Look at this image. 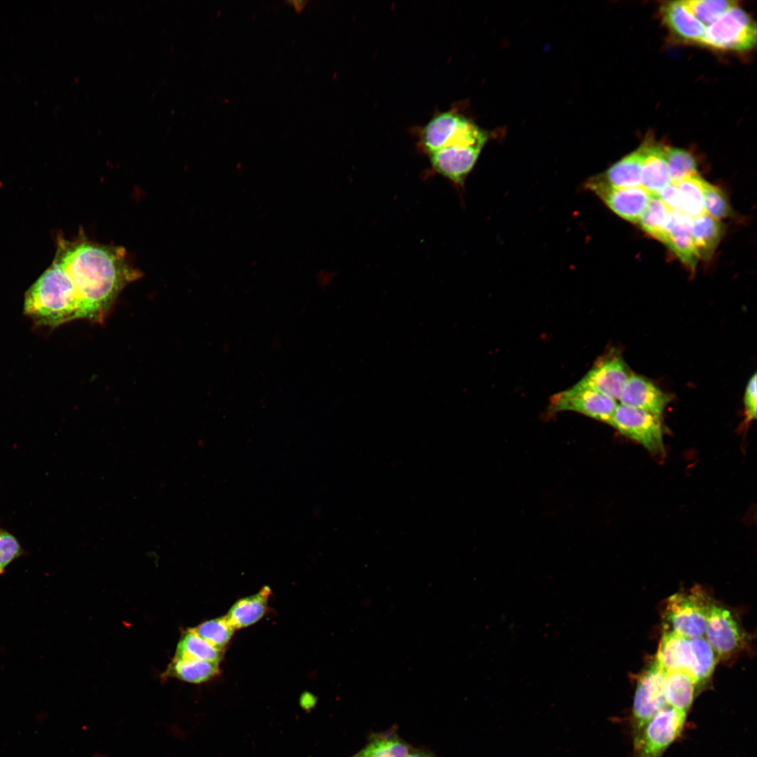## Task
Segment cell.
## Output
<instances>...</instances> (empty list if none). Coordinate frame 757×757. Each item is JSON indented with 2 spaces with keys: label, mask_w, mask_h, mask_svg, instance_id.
<instances>
[{
  "label": "cell",
  "mask_w": 757,
  "mask_h": 757,
  "mask_svg": "<svg viewBox=\"0 0 757 757\" xmlns=\"http://www.w3.org/2000/svg\"><path fill=\"white\" fill-rule=\"evenodd\" d=\"M686 714L669 707L657 713L643 729L634 757H661L681 733Z\"/></svg>",
  "instance_id": "9"
},
{
  "label": "cell",
  "mask_w": 757,
  "mask_h": 757,
  "mask_svg": "<svg viewBox=\"0 0 757 757\" xmlns=\"http://www.w3.org/2000/svg\"><path fill=\"white\" fill-rule=\"evenodd\" d=\"M665 671L655 659L638 678L634 693L632 730L634 748L647 723L667 706L663 690Z\"/></svg>",
  "instance_id": "6"
},
{
  "label": "cell",
  "mask_w": 757,
  "mask_h": 757,
  "mask_svg": "<svg viewBox=\"0 0 757 757\" xmlns=\"http://www.w3.org/2000/svg\"><path fill=\"white\" fill-rule=\"evenodd\" d=\"M192 629L214 647L221 650H224V648L229 642L235 631L225 616L207 620Z\"/></svg>",
  "instance_id": "30"
},
{
  "label": "cell",
  "mask_w": 757,
  "mask_h": 757,
  "mask_svg": "<svg viewBox=\"0 0 757 757\" xmlns=\"http://www.w3.org/2000/svg\"><path fill=\"white\" fill-rule=\"evenodd\" d=\"M407 757H435L431 753L421 749L410 750Z\"/></svg>",
  "instance_id": "37"
},
{
  "label": "cell",
  "mask_w": 757,
  "mask_h": 757,
  "mask_svg": "<svg viewBox=\"0 0 757 757\" xmlns=\"http://www.w3.org/2000/svg\"><path fill=\"white\" fill-rule=\"evenodd\" d=\"M690 639L692 652L690 675L698 685L710 678L718 657L704 636Z\"/></svg>",
  "instance_id": "25"
},
{
  "label": "cell",
  "mask_w": 757,
  "mask_h": 757,
  "mask_svg": "<svg viewBox=\"0 0 757 757\" xmlns=\"http://www.w3.org/2000/svg\"><path fill=\"white\" fill-rule=\"evenodd\" d=\"M692 659L690 639L664 631L655 660L664 671L682 670L690 674Z\"/></svg>",
  "instance_id": "17"
},
{
  "label": "cell",
  "mask_w": 757,
  "mask_h": 757,
  "mask_svg": "<svg viewBox=\"0 0 757 757\" xmlns=\"http://www.w3.org/2000/svg\"><path fill=\"white\" fill-rule=\"evenodd\" d=\"M756 25L738 5L707 26L700 45L722 51L746 52L756 44Z\"/></svg>",
  "instance_id": "5"
},
{
  "label": "cell",
  "mask_w": 757,
  "mask_h": 757,
  "mask_svg": "<svg viewBox=\"0 0 757 757\" xmlns=\"http://www.w3.org/2000/svg\"><path fill=\"white\" fill-rule=\"evenodd\" d=\"M585 187L596 194L614 213L632 223L639 222L651 197V193L642 186L613 187L594 176L586 181Z\"/></svg>",
  "instance_id": "11"
},
{
  "label": "cell",
  "mask_w": 757,
  "mask_h": 757,
  "mask_svg": "<svg viewBox=\"0 0 757 757\" xmlns=\"http://www.w3.org/2000/svg\"><path fill=\"white\" fill-rule=\"evenodd\" d=\"M710 596L700 587L677 592L669 596L664 608L665 631L688 639L704 635Z\"/></svg>",
  "instance_id": "4"
},
{
  "label": "cell",
  "mask_w": 757,
  "mask_h": 757,
  "mask_svg": "<svg viewBox=\"0 0 757 757\" xmlns=\"http://www.w3.org/2000/svg\"><path fill=\"white\" fill-rule=\"evenodd\" d=\"M69 276L81 318L102 322L121 291L140 278L125 250L88 240L62 241L55 259Z\"/></svg>",
  "instance_id": "1"
},
{
  "label": "cell",
  "mask_w": 757,
  "mask_h": 757,
  "mask_svg": "<svg viewBox=\"0 0 757 757\" xmlns=\"http://www.w3.org/2000/svg\"><path fill=\"white\" fill-rule=\"evenodd\" d=\"M695 686L694 679L685 671H665L663 690L667 706L687 714L693 701Z\"/></svg>",
  "instance_id": "20"
},
{
  "label": "cell",
  "mask_w": 757,
  "mask_h": 757,
  "mask_svg": "<svg viewBox=\"0 0 757 757\" xmlns=\"http://www.w3.org/2000/svg\"><path fill=\"white\" fill-rule=\"evenodd\" d=\"M705 213L716 219L730 217L732 210L724 192L707 181L704 183Z\"/></svg>",
  "instance_id": "32"
},
{
  "label": "cell",
  "mask_w": 757,
  "mask_h": 757,
  "mask_svg": "<svg viewBox=\"0 0 757 757\" xmlns=\"http://www.w3.org/2000/svg\"><path fill=\"white\" fill-rule=\"evenodd\" d=\"M667 160L671 183L699 175L694 156L688 151L667 146Z\"/></svg>",
  "instance_id": "29"
},
{
  "label": "cell",
  "mask_w": 757,
  "mask_h": 757,
  "mask_svg": "<svg viewBox=\"0 0 757 757\" xmlns=\"http://www.w3.org/2000/svg\"><path fill=\"white\" fill-rule=\"evenodd\" d=\"M657 195L669 210L681 212L679 192L675 184L670 182Z\"/></svg>",
  "instance_id": "35"
},
{
  "label": "cell",
  "mask_w": 757,
  "mask_h": 757,
  "mask_svg": "<svg viewBox=\"0 0 757 757\" xmlns=\"http://www.w3.org/2000/svg\"><path fill=\"white\" fill-rule=\"evenodd\" d=\"M618 404L615 400L596 390L574 385L550 399V411H575L610 424Z\"/></svg>",
  "instance_id": "10"
},
{
  "label": "cell",
  "mask_w": 757,
  "mask_h": 757,
  "mask_svg": "<svg viewBox=\"0 0 757 757\" xmlns=\"http://www.w3.org/2000/svg\"><path fill=\"white\" fill-rule=\"evenodd\" d=\"M669 212L657 194H651L648 205L638 223L647 234L664 244Z\"/></svg>",
  "instance_id": "28"
},
{
  "label": "cell",
  "mask_w": 757,
  "mask_h": 757,
  "mask_svg": "<svg viewBox=\"0 0 757 757\" xmlns=\"http://www.w3.org/2000/svg\"><path fill=\"white\" fill-rule=\"evenodd\" d=\"M487 139L488 135L484 130L463 117L443 146L430 154L433 169L455 184L462 185Z\"/></svg>",
  "instance_id": "3"
},
{
  "label": "cell",
  "mask_w": 757,
  "mask_h": 757,
  "mask_svg": "<svg viewBox=\"0 0 757 757\" xmlns=\"http://www.w3.org/2000/svg\"><path fill=\"white\" fill-rule=\"evenodd\" d=\"M609 425L650 453L657 456L664 453L661 416L620 404Z\"/></svg>",
  "instance_id": "7"
},
{
  "label": "cell",
  "mask_w": 757,
  "mask_h": 757,
  "mask_svg": "<svg viewBox=\"0 0 757 757\" xmlns=\"http://www.w3.org/2000/svg\"><path fill=\"white\" fill-rule=\"evenodd\" d=\"M692 219L682 212H669L666 229L667 245L688 267L694 271L700 259L692 234Z\"/></svg>",
  "instance_id": "15"
},
{
  "label": "cell",
  "mask_w": 757,
  "mask_h": 757,
  "mask_svg": "<svg viewBox=\"0 0 757 757\" xmlns=\"http://www.w3.org/2000/svg\"><path fill=\"white\" fill-rule=\"evenodd\" d=\"M704 636L718 658L728 659L744 648L746 635L735 614L711 600Z\"/></svg>",
  "instance_id": "8"
},
{
  "label": "cell",
  "mask_w": 757,
  "mask_h": 757,
  "mask_svg": "<svg viewBox=\"0 0 757 757\" xmlns=\"http://www.w3.org/2000/svg\"><path fill=\"white\" fill-rule=\"evenodd\" d=\"M223 654V650L216 648L189 628L182 635L173 658L219 662Z\"/></svg>",
  "instance_id": "24"
},
{
  "label": "cell",
  "mask_w": 757,
  "mask_h": 757,
  "mask_svg": "<svg viewBox=\"0 0 757 757\" xmlns=\"http://www.w3.org/2000/svg\"><path fill=\"white\" fill-rule=\"evenodd\" d=\"M662 22L672 38L681 43L699 44L706 26L698 20L681 1L664 2L660 8Z\"/></svg>",
  "instance_id": "13"
},
{
  "label": "cell",
  "mask_w": 757,
  "mask_h": 757,
  "mask_svg": "<svg viewBox=\"0 0 757 757\" xmlns=\"http://www.w3.org/2000/svg\"><path fill=\"white\" fill-rule=\"evenodd\" d=\"M285 2L287 4H289L292 5L294 8V9H295V11L296 12L300 13L304 9V8L306 7V5L308 3V0H287V1H285Z\"/></svg>",
  "instance_id": "36"
},
{
  "label": "cell",
  "mask_w": 757,
  "mask_h": 757,
  "mask_svg": "<svg viewBox=\"0 0 757 757\" xmlns=\"http://www.w3.org/2000/svg\"><path fill=\"white\" fill-rule=\"evenodd\" d=\"M25 551L18 538L0 527V575L15 560L24 555Z\"/></svg>",
  "instance_id": "33"
},
{
  "label": "cell",
  "mask_w": 757,
  "mask_h": 757,
  "mask_svg": "<svg viewBox=\"0 0 757 757\" xmlns=\"http://www.w3.org/2000/svg\"><path fill=\"white\" fill-rule=\"evenodd\" d=\"M618 400L620 404L661 416L670 397L645 377L632 374Z\"/></svg>",
  "instance_id": "14"
},
{
  "label": "cell",
  "mask_w": 757,
  "mask_h": 757,
  "mask_svg": "<svg viewBox=\"0 0 757 757\" xmlns=\"http://www.w3.org/2000/svg\"><path fill=\"white\" fill-rule=\"evenodd\" d=\"M641 146L613 164L604 172L594 176L600 182L618 188L641 186Z\"/></svg>",
  "instance_id": "18"
},
{
  "label": "cell",
  "mask_w": 757,
  "mask_h": 757,
  "mask_svg": "<svg viewBox=\"0 0 757 757\" xmlns=\"http://www.w3.org/2000/svg\"><path fill=\"white\" fill-rule=\"evenodd\" d=\"M631 375L622 356L611 350L600 357L575 385L596 390L616 400Z\"/></svg>",
  "instance_id": "12"
},
{
  "label": "cell",
  "mask_w": 757,
  "mask_h": 757,
  "mask_svg": "<svg viewBox=\"0 0 757 757\" xmlns=\"http://www.w3.org/2000/svg\"><path fill=\"white\" fill-rule=\"evenodd\" d=\"M409 746L396 734L372 737L368 744L352 757H407Z\"/></svg>",
  "instance_id": "27"
},
{
  "label": "cell",
  "mask_w": 757,
  "mask_h": 757,
  "mask_svg": "<svg viewBox=\"0 0 757 757\" xmlns=\"http://www.w3.org/2000/svg\"><path fill=\"white\" fill-rule=\"evenodd\" d=\"M463 116L453 112H445L434 117L425 126L422 135L423 147L432 154L440 149L456 130Z\"/></svg>",
  "instance_id": "23"
},
{
  "label": "cell",
  "mask_w": 757,
  "mask_h": 757,
  "mask_svg": "<svg viewBox=\"0 0 757 757\" xmlns=\"http://www.w3.org/2000/svg\"><path fill=\"white\" fill-rule=\"evenodd\" d=\"M704 182L700 175H697L676 184L679 192L681 210L692 218L705 213Z\"/></svg>",
  "instance_id": "26"
},
{
  "label": "cell",
  "mask_w": 757,
  "mask_h": 757,
  "mask_svg": "<svg viewBox=\"0 0 757 757\" xmlns=\"http://www.w3.org/2000/svg\"><path fill=\"white\" fill-rule=\"evenodd\" d=\"M686 8L703 25L708 26L732 7L738 5L736 1L726 0H685L681 1Z\"/></svg>",
  "instance_id": "31"
},
{
  "label": "cell",
  "mask_w": 757,
  "mask_h": 757,
  "mask_svg": "<svg viewBox=\"0 0 757 757\" xmlns=\"http://www.w3.org/2000/svg\"><path fill=\"white\" fill-rule=\"evenodd\" d=\"M25 313L39 324L55 327L81 318L71 282L55 260L25 296Z\"/></svg>",
  "instance_id": "2"
},
{
  "label": "cell",
  "mask_w": 757,
  "mask_h": 757,
  "mask_svg": "<svg viewBox=\"0 0 757 757\" xmlns=\"http://www.w3.org/2000/svg\"><path fill=\"white\" fill-rule=\"evenodd\" d=\"M271 589L264 586L258 593L237 601L225 615L234 629L250 626L265 614Z\"/></svg>",
  "instance_id": "19"
},
{
  "label": "cell",
  "mask_w": 757,
  "mask_h": 757,
  "mask_svg": "<svg viewBox=\"0 0 757 757\" xmlns=\"http://www.w3.org/2000/svg\"><path fill=\"white\" fill-rule=\"evenodd\" d=\"M724 225L707 213L692 219V234L700 259L709 260L724 234Z\"/></svg>",
  "instance_id": "21"
},
{
  "label": "cell",
  "mask_w": 757,
  "mask_h": 757,
  "mask_svg": "<svg viewBox=\"0 0 757 757\" xmlns=\"http://www.w3.org/2000/svg\"><path fill=\"white\" fill-rule=\"evenodd\" d=\"M219 672V662L191 659L171 661L163 677H171L191 683L205 682Z\"/></svg>",
  "instance_id": "22"
},
{
  "label": "cell",
  "mask_w": 757,
  "mask_h": 757,
  "mask_svg": "<svg viewBox=\"0 0 757 757\" xmlns=\"http://www.w3.org/2000/svg\"><path fill=\"white\" fill-rule=\"evenodd\" d=\"M756 373L755 372L749 378L745 389L744 396V405L746 421H752L756 418L757 406V387Z\"/></svg>",
  "instance_id": "34"
},
{
  "label": "cell",
  "mask_w": 757,
  "mask_h": 757,
  "mask_svg": "<svg viewBox=\"0 0 757 757\" xmlns=\"http://www.w3.org/2000/svg\"><path fill=\"white\" fill-rule=\"evenodd\" d=\"M640 146L642 151L641 186L651 194H658L671 182L667 146L649 137Z\"/></svg>",
  "instance_id": "16"
}]
</instances>
